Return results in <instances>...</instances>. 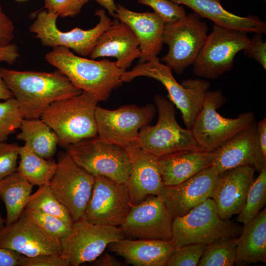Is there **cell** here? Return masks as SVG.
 I'll use <instances>...</instances> for the list:
<instances>
[{"mask_svg": "<svg viewBox=\"0 0 266 266\" xmlns=\"http://www.w3.org/2000/svg\"><path fill=\"white\" fill-rule=\"evenodd\" d=\"M19 154L20 159L17 172L33 186L49 184L57 168L54 160L40 157L26 143L19 147Z\"/></svg>", "mask_w": 266, "mask_h": 266, "instance_id": "f546056e", "label": "cell"}, {"mask_svg": "<svg viewBox=\"0 0 266 266\" xmlns=\"http://www.w3.org/2000/svg\"><path fill=\"white\" fill-rule=\"evenodd\" d=\"M94 265L97 266H121L123 263L107 253L101 254L95 260Z\"/></svg>", "mask_w": 266, "mask_h": 266, "instance_id": "bcb514c9", "label": "cell"}, {"mask_svg": "<svg viewBox=\"0 0 266 266\" xmlns=\"http://www.w3.org/2000/svg\"><path fill=\"white\" fill-rule=\"evenodd\" d=\"M201 18L194 12L165 24L163 41L169 49L161 60L177 74L193 65L207 35V25Z\"/></svg>", "mask_w": 266, "mask_h": 266, "instance_id": "30bf717a", "label": "cell"}, {"mask_svg": "<svg viewBox=\"0 0 266 266\" xmlns=\"http://www.w3.org/2000/svg\"><path fill=\"white\" fill-rule=\"evenodd\" d=\"M22 255L12 250L0 247V266H18Z\"/></svg>", "mask_w": 266, "mask_h": 266, "instance_id": "7bdbcfd3", "label": "cell"}, {"mask_svg": "<svg viewBox=\"0 0 266 266\" xmlns=\"http://www.w3.org/2000/svg\"><path fill=\"white\" fill-rule=\"evenodd\" d=\"M255 169L243 166L218 174L210 198L219 217L230 219L243 209L248 191L254 180Z\"/></svg>", "mask_w": 266, "mask_h": 266, "instance_id": "44dd1931", "label": "cell"}, {"mask_svg": "<svg viewBox=\"0 0 266 266\" xmlns=\"http://www.w3.org/2000/svg\"><path fill=\"white\" fill-rule=\"evenodd\" d=\"M107 247L134 266H166L176 249L171 240L124 238L111 242Z\"/></svg>", "mask_w": 266, "mask_h": 266, "instance_id": "cb8c5ba5", "label": "cell"}, {"mask_svg": "<svg viewBox=\"0 0 266 266\" xmlns=\"http://www.w3.org/2000/svg\"><path fill=\"white\" fill-rule=\"evenodd\" d=\"M145 76L160 82L168 93L169 100L180 111L187 129L192 130L195 120L202 108L206 93L210 87L209 81L200 79L184 80L181 84L175 79L171 68L160 63L157 57L139 63L121 76L123 82Z\"/></svg>", "mask_w": 266, "mask_h": 266, "instance_id": "277c9868", "label": "cell"}, {"mask_svg": "<svg viewBox=\"0 0 266 266\" xmlns=\"http://www.w3.org/2000/svg\"><path fill=\"white\" fill-rule=\"evenodd\" d=\"M19 147L16 143L0 142V181L16 171Z\"/></svg>", "mask_w": 266, "mask_h": 266, "instance_id": "74e56055", "label": "cell"}, {"mask_svg": "<svg viewBox=\"0 0 266 266\" xmlns=\"http://www.w3.org/2000/svg\"><path fill=\"white\" fill-rule=\"evenodd\" d=\"M242 231L238 224L221 219L213 200L209 198L172 220L171 240L176 248L194 243L208 245L220 238L238 237Z\"/></svg>", "mask_w": 266, "mask_h": 266, "instance_id": "5b68a950", "label": "cell"}, {"mask_svg": "<svg viewBox=\"0 0 266 266\" xmlns=\"http://www.w3.org/2000/svg\"><path fill=\"white\" fill-rule=\"evenodd\" d=\"M94 181L95 177L67 152L60 155L49 185L57 199L69 211L73 222L83 219Z\"/></svg>", "mask_w": 266, "mask_h": 266, "instance_id": "4fadbf2b", "label": "cell"}, {"mask_svg": "<svg viewBox=\"0 0 266 266\" xmlns=\"http://www.w3.org/2000/svg\"><path fill=\"white\" fill-rule=\"evenodd\" d=\"M266 263V209L244 225L237 237L236 266Z\"/></svg>", "mask_w": 266, "mask_h": 266, "instance_id": "4316f807", "label": "cell"}, {"mask_svg": "<svg viewBox=\"0 0 266 266\" xmlns=\"http://www.w3.org/2000/svg\"><path fill=\"white\" fill-rule=\"evenodd\" d=\"M154 100L158 120L155 126L147 125L140 129L138 146L158 158L181 151H201L192 130L177 123L173 103L160 94Z\"/></svg>", "mask_w": 266, "mask_h": 266, "instance_id": "8992f818", "label": "cell"}, {"mask_svg": "<svg viewBox=\"0 0 266 266\" xmlns=\"http://www.w3.org/2000/svg\"><path fill=\"white\" fill-rule=\"evenodd\" d=\"M33 185L16 171L0 181V198L6 211L5 225L16 221L25 209Z\"/></svg>", "mask_w": 266, "mask_h": 266, "instance_id": "83f0119b", "label": "cell"}, {"mask_svg": "<svg viewBox=\"0 0 266 266\" xmlns=\"http://www.w3.org/2000/svg\"><path fill=\"white\" fill-rule=\"evenodd\" d=\"M191 8L201 18L212 21L215 25L246 33H266V23L258 16L241 17L224 9L220 0H169Z\"/></svg>", "mask_w": 266, "mask_h": 266, "instance_id": "484cf974", "label": "cell"}, {"mask_svg": "<svg viewBox=\"0 0 266 266\" xmlns=\"http://www.w3.org/2000/svg\"><path fill=\"white\" fill-rule=\"evenodd\" d=\"M263 0V1H266V0Z\"/></svg>", "mask_w": 266, "mask_h": 266, "instance_id": "816d5d0a", "label": "cell"}, {"mask_svg": "<svg viewBox=\"0 0 266 266\" xmlns=\"http://www.w3.org/2000/svg\"><path fill=\"white\" fill-rule=\"evenodd\" d=\"M67 153L94 176L101 175L124 184L131 172L126 149L99 139L87 138L66 147Z\"/></svg>", "mask_w": 266, "mask_h": 266, "instance_id": "9c48e42d", "label": "cell"}, {"mask_svg": "<svg viewBox=\"0 0 266 266\" xmlns=\"http://www.w3.org/2000/svg\"><path fill=\"white\" fill-rule=\"evenodd\" d=\"M172 219L161 198L149 195L136 205H132L119 226L124 237L136 239L171 240Z\"/></svg>", "mask_w": 266, "mask_h": 266, "instance_id": "2e32d148", "label": "cell"}, {"mask_svg": "<svg viewBox=\"0 0 266 266\" xmlns=\"http://www.w3.org/2000/svg\"><path fill=\"white\" fill-rule=\"evenodd\" d=\"M137 39L125 23L115 18L112 24L99 37L89 55L92 59L112 57L118 67L127 70L133 61L139 57Z\"/></svg>", "mask_w": 266, "mask_h": 266, "instance_id": "603a6c76", "label": "cell"}, {"mask_svg": "<svg viewBox=\"0 0 266 266\" xmlns=\"http://www.w3.org/2000/svg\"><path fill=\"white\" fill-rule=\"evenodd\" d=\"M238 237L222 238L208 244L197 266H233Z\"/></svg>", "mask_w": 266, "mask_h": 266, "instance_id": "1f68e13d", "label": "cell"}, {"mask_svg": "<svg viewBox=\"0 0 266 266\" xmlns=\"http://www.w3.org/2000/svg\"><path fill=\"white\" fill-rule=\"evenodd\" d=\"M259 172L248 191L244 207L236 219L244 225L254 219L266 205V168Z\"/></svg>", "mask_w": 266, "mask_h": 266, "instance_id": "d6a6232c", "label": "cell"}, {"mask_svg": "<svg viewBox=\"0 0 266 266\" xmlns=\"http://www.w3.org/2000/svg\"><path fill=\"white\" fill-rule=\"evenodd\" d=\"M17 1H22V0H16Z\"/></svg>", "mask_w": 266, "mask_h": 266, "instance_id": "f907efd6", "label": "cell"}, {"mask_svg": "<svg viewBox=\"0 0 266 266\" xmlns=\"http://www.w3.org/2000/svg\"><path fill=\"white\" fill-rule=\"evenodd\" d=\"M25 208L59 218L72 226L74 222L67 209L57 199L49 184L39 189L29 197Z\"/></svg>", "mask_w": 266, "mask_h": 266, "instance_id": "4dcf8cb0", "label": "cell"}, {"mask_svg": "<svg viewBox=\"0 0 266 266\" xmlns=\"http://www.w3.org/2000/svg\"><path fill=\"white\" fill-rule=\"evenodd\" d=\"M89 0H44V8L58 16L74 17L81 11Z\"/></svg>", "mask_w": 266, "mask_h": 266, "instance_id": "f35d334b", "label": "cell"}, {"mask_svg": "<svg viewBox=\"0 0 266 266\" xmlns=\"http://www.w3.org/2000/svg\"><path fill=\"white\" fill-rule=\"evenodd\" d=\"M113 17L126 24L135 34L140 53L139 63L157 58L164 44L165 23L155 12H136L118 4Z\"/></svg>", "mask_w": 266, "mask_h": 266, "instance_id": "7402d4cb", "label": "cell"}, {"mask_svg": "<svg viewBox=\"0 0 266 266\" xmlns=\"http://www.w3.org/2000/svg\"><path fill=\"white\" fill-rule=\"evenodd\" d=\"M156 112L152 104L143 106L128 104L115 110L97 106L95 119L98 137L103 141L125 148L137 143L139 130L149 125Z\"/></svg>", "mask_w": 266, "mask_h": 266, "instance_id": "7c38bea8", "label": "cell"}, {"mask_svg": "<svg viewBox=\"0 0 266 266\" xmlns=\"http://www.w3.org/2000/svg\"><path fill=\"white\" fill-rule=\"evenodd\" d=\"M45 59L75 87L91 94L98 101H106L112 91L122 85L121 77L127 71L118 67L115 62L80 57L63 46L53 48Z\"/></svg>", "mask_w": 266, "mask_h": 266, "instance_id": "7a4b0ae2", "label": "cell"}, {"mask_svg": "<svg viewBox=\"0 0 266 266\" xmlns=\"http://www.w3.org/2000/svg\"><path fill=\"white\" fill-rule=\"evenodd\" d=\"M28 217L48 234L62 239L66 237L72 230L71 225L57 217L25 208Z\"/></svg>", "mask_w": 266, "mask_h": 266, "instance_id": "e575fe53", "label": "cell"}, {"mask_svg": "<svg viewBox=\"0 0 266 266\" xmlns=\"http://www.w3.org/2000/svg\"><path fill=\"white\" fill-rule=\"evenodd\" d=\"M12 98H13V95L2 77L0 67V100H6Z\"/></svg>", "mask_w": 266, "mask_h": 266, "instance_id": "c3c4849f", "label": "cell"}, {"mask_svg": "<svg viewBox=\"0 0 266 266\" xmlns=\"http://www.w3.org/2000/svg\"><path fill=\"white\" fill-rule=\"evenodd\" d=\"M250 40L247 33L215 25L193 64L194 74L214 80L230 70L237 53Z\"/></svg>", "mask_w": 266, "mask_h": 266, "instance_id": "ba28073f", "label": "cell"}, {"mask_svg": "<svg viewBox=\"0 0 266 266\" xmlns=\"http://www.w3.org/2000/svg\"><path fill=\"white\" fill-rule=\"evenodd\" d=\"M243 51L245 56L255 60L266 70V42L263 41V33H254Z\"/></svg>", "mask_w": 266, "mask_h": 266, "instance_id": "ab89813d", "label": "cell"}, {"mask_svg": "<svg viewBox=\"0 0 266 266\" xmlns=\"http://www.w3.org/2000/svg\"><path fill=\"white\" fill-rule=\"evenodd\" d=\"M95 14L99 22L92 29L84 30L78 27L68 32H62L57 27L58 15L46 10L39 12L30 27V31L44 46H63L76 53L87 56L91 53L100 35L112 23L104 9L97 10Z\"/></svg>", "mask_w": 266, "mask_h": 266, "instance_id": "8fae6325", "label": "cell"}, {"mask_svg": "<svg viewBox=\"0 0 266 266\" xmlns=\"http://www.w3.org/2000/svg\"><path fill=\"white\" fill-rule=\"evenodd\" d=\"M83 219L94 224L119 227L131 208L124 184L97 175Z\"/></svg>", "mask_w": 266, "mask_h": 266, "instance_id": "9a60e30c", "label": "cell"}, {"mask_svg": "<svg viewBox=\"0 0 266 266\" xmlns=\"http://www.w3.org/2000/svg\"><path fill=\"white\" fill-rule=\"evenodd\" d=\"M119 227L91 223L84 219L74 222L69 234L60 240L61 256L70 266L93 262L111 242L124 238Z\"/></svg>", "mask_w": 266, "mask_h": 266, "instance_id": "5bb4252c", "label": "cell"}, {"mask_svg": "<svg viewBox=\"0 0 266 266\" xmlns=\"http://www.w3.org/2000/svg\"><path fill=\"white\" fill-rule=\"evenodd\" d=\"M258 140L263 157L266 159V118L257 123Z\"/></svg>", "mask_w": 266, "mask_h": 266, "instance_id": "f6af8a7d", "label": "cell"}, {"mask_svg": "<svg viewBox=\"0 0 266 266\" xmlns=\"http://www.w3.org/2000/svg\"><path fill=\"white\" fill-rule=\"evenodd\" d=\"M14 31L15 27L12 21L3 11L0 3V47L12 43Z\"/></svg>", "mask_w": 266, "mask_h": 266, "instance_id": "b9f144b4", "label": "cell"}, {"mask_svg": "<svg viewBox=\"0 0 266 266\" xmlns=\"http://www.w3.org/2000/svg\"><path fill=\"white\" fill-rule=\"evenodd\" d=\"M97 100L88 92L53 102L41 119L56 133L58 144L64 147L97 136L95 110Z\"/></svg>", "mask_w": 266, "mask_h": 266, "instance_id": "3957f363", "label": "cell"}, {"mask_svg": "<svg viewBox=\"0 0 266 266\" xmlns=\"http://www.w3.org/2000/svg\"><path fill=\"white\" fill-rule=\"evenodd\" d=\"M17 139L25 142L36 154L51 159L56 153L58 139L56 133L41 119H25L21 123Z\"/></svg>", "mask_w": 266, "mask_h": 266, "instance_id": "f1b7e54d", "label": "cell"}, {"mask_svg": "<svg viewBox=\"0 0 266 266\" xmlns=\"http://www.w3.org/2000/svg\"><path fill=\"white\" fill-rule=\"evenodd\" d=\"M4 221L0 214V231L4 227Z\"/></svg>", "mask_w": 266, "mask_h": 266, "instance_id": "681fc988", "label": "cell"}, {"mask_svg": "<svg viewBox=\"0 0 266 266\" xmlns=\"http://www.w3.org/2000/svg\"><path fill=\"white\" fill-rule=\"evenodd\" d=\"M213 153L184 150L159 158V164L165 186L179 184L211 166Z\"/></svg>", "mask_w": 266, "mask_h": 266, "instance_id": "d4e9b609", "label": "cell"}, {"mask_svg": "<svg viewBox=\"0 0 266 266\" xmlns=\"http://www.w3.org/2000/svg\"><path fill=\"white\" fill-rule=\"evenodd\" d=\"M211 166L218 174L243 166H251L260 172L266 168L258 140L255 121L248 129L240 132L213 152Z\"/></svg>", "mask_w": 266, "mask_h": 266, "instance_id": "d6986e66", "label": "cell"}, {"mask_svg": "<svg viewBox=\"0 0 266 266\" xmlns=\"http://www.w3.org/2000/svg\"><path fill=\"white\" fill-rule=\"evenodd\" d=\"M68 261L61 256L42 255L34 257L22 255L18 266H69Z\"/></svg>", "mask_w": 266, "mask_h": 266, "instance_id": "60d3db41", "label": "cell"}, {"mask_svg": "<svg viewBox=\"0 0 266 266\" xmlns=\"http://www.w3.org/2000/svg\"><path fill=\"white\" fill-rule=\"evenodd\" d=\"M207 245L202 243H194L176 248L166 266H197Z\"/></svg>", "mask_w": 266, "mask_h": 266, "instance_id": "d590c367", "label": "cell"}, {"mask_svg": "<svg viewBox=\"0 0 266 266\" xmlns=\"http://www.w3.org/2000/svg\"><path fill=\"white\" fill-rule=\"evenodd\" d=\"M23 119L14 97L0 102V142H5L15 133Z\"/></svg>", "mask_w": 266, "mask_h": 266, "instance_id": "836d02e7", "label": "cell"}, {"mask_svg": "<svg viewBox=\"0 0 266 266\" xmlns=\"http://www.w3.org/2000/svg\"><path fill=\"white\" fill-rule=\"evenodd\" d=\"M212 166L174 186H164L159 197L172 220L187 214L210 198L218 176Z\"/></svg>", "mask_w": 266, "mask_h": 266, "instance_id": "ac0fdd59", "label": "cell"}, {"mask_svg": "<svg viewBox=\"0 0 266 266\" xmlns=\"http://www.w3.org/2000/svg\"><path fill=\"white\" fill-rule=\"evenodd\" d=\"M125 148L131 170L124 185L131 203L136 205L149 195L159 196L165 186L159 168V158L143 150L137 143Z\"/></svg>", "mask_w": 266, "mask_h": 266, "instance_id": "ffe728a7", "label": "cell"}, {"mask_svg": "<svg viewBox=\"0 0 266 266\" xmlns=\"http://www.w3.org/2000/svg\"><path fill=\"white\" fill-rule=\"evenodd\" d=\"M20 56L18 46L13 43L0 47V62H5L9 65L14 64Z\"/></svg>", "mask_w": 266, "mask_h": 266, "instance_id": "ee69618b", "label": "cell"}, {"mask_svg": "<svg viewBox=\"0 0 266 266\" xmlns=\"http://www.w3.org/2000/svg\"><path fill=\"white\" fill-rule=\"evenodd\" d=\"M226 99L219 90L207 91L202 109L197 117L192 131L201 151L212 152L255 121L252 112L227 118L217 112Z\"/></svg>", "mask_w": 266, "mask_h": 266, "instance_id": "52a82bcc", "label": "cell"}, {"mask_svg": "<svg viewBox=\"0 0 266 266\" xmlns=\"http://www.w3.org/2000/svg\"><path fill=\"white\" fill-rule=\"evenodd\" d=\"M142 4L152 8L165 23H170L186 16V11L183 6L169 0H137Z\"/></svg>", "mask_w": 266, "mask_h": 266, "instance_id": "8d00e7d4", "label": "cell"}, {"mask_svg": "<svg viewBox=\"0 0 266 266\" xmlns=\"http://www.w3.org/2000/svg\"><path fill=\"white\" fill-rule=\"evenodd\" d=\"M0 247L26 257L60 256V239L45 232L27 215L25 209L15 222L0 231Z\"/></svg>", "mask_w": 266, "mask_h": 266, "instance_id": "e0dca14e", "label": "cell"}, {"mask_svg": "<svg viewBox=\"0 0 266 266\" xmlns=\"http://www.w3.org/2000/svg\"><path fill=\"white\" fill-rule=\"evenodd\" d=\"M0 73L25 119H39L53 102L83 92L58 69L46 72L0 68Z\"/></svg>", "mask_w": 266, "mask_h": 266, "instance_id": "6da1fadb", "label": "cell"}, {"mask_svg": "<svg viewBox=\"0 0 266 266\" xmlns=\"http://www.w3.org/2000/svg\"><path fill=\"white\" fill-rule=\"evenodd\" d=\"M108 11L109 14L113 17L117 8L114 0H94Z\"/></svg>", "mask_w": 266, "mask_h": 266, "instance_id": "7dc6e473", "label": "cell"}]
</instances>
